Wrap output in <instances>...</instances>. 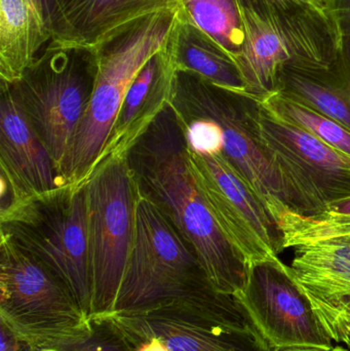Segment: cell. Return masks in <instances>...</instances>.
<instances>
[{"instance_id": "14", "label": "cell", "mask_w": 350, "mask_h": 351, "mask_svg": "<svg viewBox=\"0 0 350 351\" xmlns=\"http://www.w3.org/2000/svg\"><path fill=\"white\" fill-rule=\"evenodd\" d=\"M1 206L61 187L51 154L12 96L0 84Z\"/></svg>"}, {"instance_id": "28", "label": "cell", "mask_w": 350, "mask_h": 351, "mask_svg": "<svg viewBox=\"0 0 350 351\" xmlns=\"http://www.w3.org/2000/svg\"><path fill=\"white\" fill-rule=\"evenodd\" d=\"M267 3L284 6H314V8H327L326 0H262Z\"/></svg>"}, {"instance_id": "1", "label": "cell", "mask_w": 350, "mask_h": 351, "mask_svg": "<svg viewBox=\"0 0 350 351\" xmlns=\"http://www.w3.org/2000/svg\"><path fill=\"white\" fill-rule=\"evenodd\" d=\"M127 158L138 190L193 247L215 290L234 297L242 292L248 266L218 226L197 187L184 130L170 104L129 148Z\"/></svg>"}, {"instance_id": "33", "label": "cell", "mask_w": 350, "mask_h": 351, "mask_svg": "<svg viewBox=\"0 0 350 351\" xmlns=\"http://www.w3.org/2000/svg\"><path fill=\"white\" fill-rule=\"evenodd\" d=\"M333 351H350L349 350H345V348H341V346H335Z\"/></svg>"}, {"instance_id": "18", "label": "cell", "mask_w": 350, "mask_h": 351, "mask_svg": "<svg viewBox=\"0 0 350 351\" xmlns=\"http://www.w3.org/2000/svg\"><path fill=\"white\" fill-rule=\"evenodd\" d=\"M350 132V51H345L328 65L287 64L282 68L277 92Z\"/></svg>"}, {"instance_id": "2", "label": "cell", "mask_w": 350, "mask_h": 351, "mask_svg": "<svg viewBox=\"0 0 350 351\" xmlns=\"http://www.w3.org/2000/svg\"><path fill=\"white\" fill-rule=\"evenodd\" d=\"M234 299L215 290L193 247L138 190L133 245L112 313L162 302L222 305Z\"/></svg>"}, {"instance_id": "23", "label": "cell", "mask_w": 350, "mask_h": 351, "mask_svg": "<svg viewBox=\"0 0 350 351\" xmlns=\"http://www.w3.org/2000/svg\"><path fill=\"white\" fill-rule=\"evenodd\" d=\"M258 101L287 123L308 132L331 147L350 156V132L340 123L293 99L288 98L281 93H275Z\"/></svg>"}, {"instance_id": "19", "label": "cell", "mask_w": 350, "mask_h": 351, "mask_svg": "<svg viewBox=\"0 0 350 351\" xmlns=\"http://www.w3.org/2000/svg\"><path fill=\"white\" fill-rule=\"evenodd\" d=\"M51 38L49 23L30 0H0V84L18 80Z\"/></svg>"}, {"instance_id": "30", "label": "cell", "mask_w": 350, "mask_h": 351, "mask_svg": "<svg viewBox=\"0 0 350 351\" xmlns=\"http://www.w3.org/2000/svg\"><path fill=\"white\" fill-rule=\"evenodd\" d=\"M325 212L350 216V197L343 198L334 204H331Z\"/></svg>"}, {"instance_id": "3", "label": "cell", "mask_w": 350, "mask_h": 351, "mask_svg": "<svg viewBox=\"0 0 350 351\" xmlns=\"http://www.w3.org/2000/svg\"><path fill=\"white\" fill-rule=\"evenodd\" d=\"M177 10L136 19L107 35L94 49L98 72L90 104L64 167V184L88 179L102 156L125 94L144 64L164 49Z\"/></svg>"}, {"instance_id": "11", "label": "cell", "mask_w": 350, "mask_h": 351, "mask_svg": "<svg viewBox=\"0 0 350 351\" xmlns=\"http://www.w3.org/2000/svg\"><path fill=\"white\" fill-rule=\"evenodd\" d=\"M108 317L137 346L156 338L168 351H271L236 299L222 305L162 302Z\"/></svg>"}, {"instance_id": "7", "label": "cell", "mask_w": 350, "mask_h": 351, "mask_svg": "<svg viewBox=\"0 0 350 351\" xmlns=\"http://www.w3.org/2000/svg\"><path fill=\"white\" fill-rule=\"evenodd\" d=\"M0 324L27 350H40L86 335L92 319L47 264L0 235Z\"/></svg>"}, {"instance_id": "8", "label": "cell", "mask_w": 350, "mask_h": 351, "mask_svg": "<svg viewBox=\"0 0 350 351\" xmlns=\"http://www.w3.org/2000/svg\"><path fill=\"white\" fill-rule=\"evenodd\" d=\"M249 111L258 143L292 210L316 216L350 197L349 154L284 121L252 96Z\"/></svg>"}, {"instance_id": "15", "label": "cell", "mask_w": 350, "mask_h": 351, "mask_svg": "<svg viewBox=\"0 0 350 351\" xmlns=\"http://www.w3.org/2000/svg\"><path fill=\"white\" fill-rule=\"evenodd\" d=\"M290 270L329 337L350 350V245H300Z\"/></svg>"}, {"instance_id": "24", "label": "cell", "mask_w": 350, "mask_h": 351, "mask_svg": "<svg viewBox=\"0 0 350 351\" xmlns=\"http://www.w3.org/2000/svg\"><path fill=\"white\" fill-rule=\"evenodd\" d=\"M92 327L86 335L53 348L27 351H136L134 344L108 315L92 317Z\"/></svg>"}, {"instance_id": "4", "label": "cell", "mask_w": 350, "mask_h": 351, "mask_svg": "<svg viewBox=\"0 0 350 351\" xmlns=\"http://www.w3.org/2000/svg\"><path fill=\"white\" fill-rule=\"evenodd\" d=\"M238 1L247 43L236 64L253 98L277 93L279 71L287 64L328 65L345 51L342 35L327 8Z\"/></svg>"}, {"instance_id": "21", "label": "cell", "mask_w": 350, "mask_h": 351, "mask_svg": "<svg viewBox=\"0 0 350 351\" xmlns=\"http://www.w3.org/2000/svg\"><path fill=\"white\" fill-rule=\"evenodd\" d=\"M178 16L209 35L236 62L244 53L247 35L238 0H179Z\"/></svg>"}, {"instance_id": "12", "label": "cell", "mask_w": 350, "mask_h": 351, "mask_svg": "<svg viewBox=\"0 0 350 351\" xmlns=\"http://www.w3.org/2000/svg\"><path fill=\"white\" fill-rule=\"evenodd\" d=\"M189 166L214 219L248 268L277 261L283 239L277 223L223 154L207 156L187 147Z\"/></svg>"}, {"instance_id": "17", "label": "cell", "mask_w": 350, "mask_h": 351, "mask_svg": "<svg viewBox=\"0 0 350 351\" xmlns=\"http://www.w3.org/2000/svg\"><path fill=\"white\" fill-rule=\"evenodd\" d=\"M175 72L166 47L144 64L125 94L97 165L109 156L127 154L170 104Z\"/></svg>"}, {"instance_id": "13", "label": "cell", "mask_w": 350, "mask_h": 351, "mask_svg": "<svg viewBox=\"0 0 350 351\" xmlns=\"http://www.w3.org/2000/svg\"><path fill=\"white\" fill-rule=\"evenodd\" d=\"M234 297L271 348L295 344L332 348V339L290 266L281 259L250 266L244 290Z\"/></svg>"}, {"instance_id": "34", "label": "cell", "mask_w": 350, "mask_h": 351, "mask_svg": "<svg viewBox=\"0 0 350 351\" xmlns=\"http://www.w3.org/2000/svg\"><path fill=\"white\" fill-rule=\"evenodd\" d=\"M326 1H327V2H328V1H329V0H326Z\"/></svg>"}, {"instance_id": "29", "label": "cell", "mask_w": 350, "mask_h": 351, "mask_svg": "<svg viewBox=\"0 0 350 351\" xmlns=\"http://www.w3.org/2000/svg\"><path fill=\"white\" fill-rule=\"evenodd\" d=\"M335 346L332 348H325V346H308V344H295V346H277L271 348V351H333Z\"/></svg>"}, {"instance_id": "6", "label": "cell", "mask_w": 350, "mask_h": 351, "mask_svg": "<svg viewBox=\"0 0 350 351\" xmlns=\"http://www.w3.org/2000/svg\"><path fill=\"white\" fill-rule=\"evenodd\" d=\"M97 72L94 47L51 40L18 80L0 84L10 88L63 184L66 160L90 104Z\"/></svg>"}, {"instance_id": "26", "label": "cell", "mask_w": 350, "mask_h": 351, "mask_svg": "<svg viewBox=\"0 0 350 351\" xmlns=\"http://www.w3.org/2000/svg\"><path fill=\"white\" fill-rule=\"evenodd\" d=\"M327 8L336 22L345 43L350 41V0H329Z\"/></svg>"}, {"instance_id": "10", "label": "cell", "mask_w": 350, "mask_h": 351, "mask_svg": "<svg viewBox=\"0 0 350 351\" xmlns=\"http://www.w3.org/2000/svg\"><path fill=\"white\" fill-rule=\"evenodd\" d=\"M250 96L212 84L192 72L176 70L170 105L178 117L213 119L223 132V156L277 223L288 206L281 182L255 134Z\"/></svg>"}, {"instance_id": "16", "label": "cell", "mask_w": 350, "mask_h": 351, "mask_svg": "<svg viewBox=\"0 0 350 351\" xmlns=\"http://www.w3.org/2000/svg\"><path fill=\"white\" fill-rule=\"evenodd\" d=\"M177 8L179 0H47L51 40L88 47L136 19Z\"/></svg>"}, {"instance_id": "20", "label": "cell", "mask_w": 350, "mask_h": 351, "mask_svg": "<svg viewBox=\"0 0 350 351\" xmlns=\"http://www.w3.org/2000/svg\"><path fill=\"white\" fill-rule=\"evenodd\" d=\"M166 51L175 69L192 72L216 86L247 94L234 58L209 35L178 14Z\"/></svg>"}, {"instance_id": "31", "label": "cell", "mask_w": 350, "mask_h": 351, "mask_svg": "<svg viewBox=\"0 0 350 351\" xmlns=\"http://www.w3.org/2000/svg\"><path fill=\"white\" fill-rule=\"evenodd\" d=\"M136 351H168V348L164 346V344L160 341V339L148 340V341L144 342L141 346H138L137 350Z\"/></svg>"}, {"instance_id": "32", "label": "cell", "mask_w": 350, "mask_h": 351, "mask_svg": "<svg viewBox=\"0 0 350 351\" xmlns=\"http://www.w3.org/2000/svg\"><path fill=\"white\" fill-rule=\"evenodd\" d=\"M35 8L39 10L41 14L45 16V20L49 23V12H47V0H30Z\"/></svg>"}, {"instance_id": "5", "label": "cell", "mask_w": 350, "mask_h": 351, "mask_svg": "<svg viewBox=\"0 0 350 351\" xmlns=\"http://www.w3.org/2000/svg\"><path fill=\"white\" fill-rule=\"evenodd\" d=\"M0 235L47 264L92 317L86 180L1 206Z\"/></svg>"}, {"instance_id": "9", "label": "cell", "mask_w": 350, "mask_h": 351, "mask_svg": "<svg viewBox=\"0 0 350 351\" xmlns=\"http://www.w3.org/2000/svg\"><path fill=\"white\" fill-rule=\"evenodd\" d=\"M137 198L127 154L105 158L86 179L92 317L113 313L133 245Z\"/></svg>"}, {"instance_id": "27", "label": "cell", "mask_w": 350, "mask_h": 351, "mask_svg": "<svg viewBox=\"0 0 350 351\" xmlns=\"http://www.w3.org/2000/svg\"><path fill=\"white\" fill-rule=\"evenodd\" d=\"M0 337H1V350L0 351H20L22 346L20 341L14 337V334L0 324Z\"/></svg>"}, {"instance_id": "22", "label": "cell", "mask_w": 350, "mask_h": 351, "mask_svg": "<svg viewBox=\"0 0 350 351\" xmlns=\"http://www.w3.org/2000/svg\"><path fill=\"white\" fill-rule=\"evenodd\" d=\"M283 249L312 245L340 243L350 245V216L324 212L306 216L287 210L277 223Z\"/></svg>"}, {"instance_id": "25", "label": "cell", "mask_w": 350, "mask_h": 351, "mask_svg": "<svg viewBox=\"0 0 350 351\" xmlns=\"http://www.w3.org/2000/svg\"><path fill=\"white\" fill-rule=\"evenodd\" d=\"M178 119L184 130L187 147L191 152L207 156L223 154V132L215 121L205 117Z\"/></svg>"}]
</instances>
